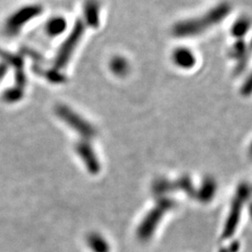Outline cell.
Segmentation results:
<instances>
[{
    "label": "cell",
    "instance_id": "cell-11",
    "mask_svg": "<svg viewBox=\"0 0 252 252\" xmlns=\"http://www.w3.org/2000/svg\"><path fill=\"white\" fill-rule=\"evenodd\" d=\"M110 69L119 77L126 76L127 73L129 72V63L127 62L126 58L121 57V56H116L110 61Z\"/></svg>",
    "mask_w": 252,
    "mask_h": 252
},
{
    "label": "cell",
    "instance_id": "cell-3",
    "mask_svg": "<svg viewBox=\"0 0 252 252\" xmlns=\"http://www.w3.org/2000/svg\"><path fill=\"white\" fill-rule=\"evenodd\" d=\"M84 29H85V26L82 23V21L78 20L74 25L71 33L63 41V45L61 46L58 52L57 57L54 62V69L56 70L62 69L68 63L71 55L76 50V47L79 44L81 36L84 33Z\"/></svg>",
    "mask_w": 252,
    "mask_h": 252
},
{
    "label": "cell",
    "instance_id": "cell-1",
    "mask_svg": "<svg viewBox=\"0 0 252 252\" xmlns=\"http://www.w3.org/2000/svg\"><path fill=\"white\" fill-rule=\"evenodd\" d=\"M229 13V8L226 5H220L215 9L210 10L207 15L202 16V18L193 19L185 21L179 24L174 29V33L177 36H187L197 35L215 24L224 19Z\"/></svg>",
    "mask_w": 252,
    "mask_h": 252
},
{
    "label": "cell",
    "instance_id": "cell-5",
    "mask_svg": "<svg viewBox=\"0 0 252 252\" xmlns=\"http://www.w3.org/2000/svg\"><path fill=\"white\" fill-rule=\"evenodd\" d=\"M75 151L77 154L81 157L82 162H84L87 170L91 174L95 175L100 170V163L97 156L92 148L88 140L82 139L75 146Z\"/></svg>",
    "mask_w": 252,
    "mask_h": 252
},
{
    "label": "cell",
    "instance_id": "cell-12",
    "mask_svg": "<svg viewBox=\"0 0 252 252\" xmlns=\"http://www.w3.org/2000/svg\"><path fill=\"white\" fill-rule=\"evenodd\" d=\"M251 27H252V25H251L250 20H248L247 18L240 19L234 23V27L232 29V33L236 37H242L248 33Z\"/></svg>",
    "mask_w": 252,
    "mask_h": 252
},
{
    "label": "cell",
    "instance_id": "cell-4",
    "mask_svg": "<svg viewBox=\"0 0 252 252\" xmlns=\"http://www.w3.org/2000/svg\"><path fill=\"white\" fill-rule=\"evenodd\" d=\"M42 12L39 5H29L14 12L6 22L5 31L9 36H16L28 22L36 18Z\"/></svg>",
    "mask_w": 252,
    "mask_h": 252
},
{
    "label": "cell",
    "instance_id": "cell-10",
    "mask_svg": "<svg viewBox=\"0 0 252 252\" xmlns=\"http://www.w3.org/2000/svg\"><path fill=\"white\" fill-rule=\"evenodd\" d=\"M87 243L93 252H108V244L97 233H91L87 236Z\"/></svg>",
    "mask_w": 252,
    "mask_h": 252
},
{
    "label": "cell",
    "instance_id": "cell-14",
    "mask_svg": "<svg viewBox=\"0 0 252 252\" xmlns=\"http://www.w3.org/2000/svg\"><path fill=\"white\" fill-rule=\"evenodd\" d=\"M46 78L50 81H53L55 83H59V82H63L64 81V78L63 76L58 72V70L54 69V70H51L48 71L46 74Z\"/></svg>",
    "mask_w": 252,
    "mask_h": 252
},
{
    "label": "cell",
    "instance_id": "cell-7",
    "mask_svg": "<svg viewBox=\"0 0 252 252\" xmlns=\"http://www.w3.org/2000/svg\"><path fill=\"white\" fill-rule=\"evenodd\" d=\"M173 62L180 68L188 69L195 64V56L193 53L187 48H179L175 50L172 55Z\"/></svg>",
    "mask_w": 252,
    "mask_h": 252
},
{
    "label": "cell",
    "instance_id": "cell-9",
    "mask_svg": "<svg viewBox=\"0 0 252 252\" xmlns=\"http://www.w3.org/2000/svg\"><path fill=\"white\" fill-rule=\"evenodd\" d=\"M66 21L63 17H54L47 23L46 32L51 36H59L66 29Z\"/></svg>",
    "mask_w": 252,
    "mask_h": 252
},
{
    "label": "cell",
    "instance_id": "cell-6",
    "mask_svg": "<svg viewBox=\"0 0 252 252\" xmlns=\"http://www.w3.org/2000/svg\"><path fill=\"white\" fill-rule=\"evenodd\" d=\"M0 59H2L5 63L12 65L15 69V80L16 86L24 89L27 84V77L24 71V61L21 56L11 54L0 49Z\"/></svg>",
    "mask_w": 252,
    "mask_h": 252
},
{
    "label": "cell",
    "instance_id": "cell-13",
    "mask_svg": "<svg viewBox=\"0 0 252 252\" xmlns=\"http://www.w3.org/2000/svg\"><path fill=\"white\" fill-rule=\"evenodd\" d=\"M24 96V90L18 86L9 88L5 91L3 94V98L8 103H15L18 102Z\"/></svg>",
    "mask_w": 252,
    "mask_h": 252
},
{
    "label": "cell",
    "instance_id": "cell-15",
    "mask_svg": "<svg viewBox=\"0 0 252 252\" xmlns=\"http://www.w3.org/2000/svg\"><path fill=\"white\" fill-rule=\"evenodd\" d=\"M242 93L246 95L252 94V75L250 76V78L245 82L243 88H242Z\"/></svg>",
    "mask_w": 252,
    "mask_h": 252
},
{
    "label": "cell",
    "instance_id": "cell-8",
    "mask_svg": "<svg viewBox=\"0 0 252 252\" xmlns=\"http://www.w3.org/2000/svg\"><path fill=\"white\" fill-rule=\"evenodd\" d=\"M100 7L96 0H87L84 4V16L87 25L96 28L99 26Z\"/></svg>",
    "mask_w": 252,
    "mask_h": 252
},
{
    "label": "cell",
    "instance_id": "cell-16",
    "mask_svg": "<svg viewBox=\"0 0 252 252\" xmlns=\"http://www.w3.org/2000/svg\"><path fill=\"white\" fill-rule=\"evenodd\" d=\"M8 72V65L6 63H0V81L3 80Z\"/></svg>",
    "mask_w": 252,
    "mask_h": 252
},
{
    "label": "cell",
    "instance_id": "cell-2",
    "mask_svg": "<svg viewBox=\"0 0 252 252\" xmlns=\"http://www.w3.org/2000/svg\"><path fill=\"white\" fill-rule=\"evenodd\" d=\"M55 112L67 126L79 133L84 140H89L96 135L95 128L67 106L58 105L55 108Z\"/></svg>",
    "mask_w": 252,
    "mask_h": 252
}]
</instances>
